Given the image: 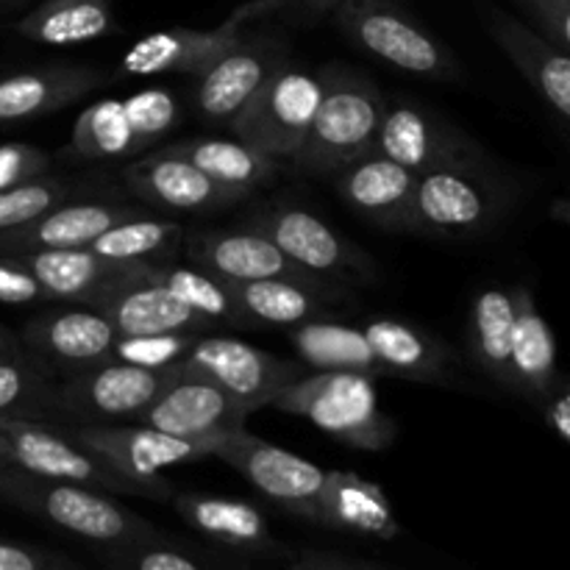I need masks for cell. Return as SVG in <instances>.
Instances as JSON below:
<instances>
[{"mask_svg": "<svg viewBox=\"0 0 570 570\" xmlns=\"http://www.w3.org/2000/svg\"><path fill=\"white\" fill-rule=\"evenodd\" d=\"M317 76L323 83L321 106L293 165L309 176H332L371 154L387 98L371 78L340 61L326 65Z\"/></svg>", "mask_w": 570, "mask_h": 570, "instance_id": "obj_1", "label": "cell"}, {"mask_svg": "<svg viewBox=\"0 0 570 570\" xmlns=\"http://www.w3.org/2000/svg\"><path fill=\"white\" fill-rule=\"evenodd\" d=\"M271 406L306 417L348 449L384 451L399 438V423L379 406L376 379L360 373L306 371L278 390Z\"/></svg>", "mask_w": 570, "mask_h": 570, "instance_id": "obj_2", "label": "cell"}, {"mask_svg": "<svg viewBox=\"0 0 570 570\" xmlns=\"http://www.w3.org/2000/svg\"><path fill=\"white\" fill-rule=\"evenodd\" d=\"M0 495L20 510L48 521L50 527L104 549H120L139 540L159 538V532L137 512L126 510L109 493L83 484L56 482V479L6 468L0 473Z\"/></svg>", "mask_w": 570, "mask_h": 570, "instance_id": "obj_3", "label": "cell"}, {"mask_svg": "<svg viewBox=\"0 0 570 570\" xmlns=\"http://www.w3.org/2000/svg\"><path fill=\"white\" fill-rule=\"evenodd\" d=\"M181 122V100L167 87L104 98L76 117L67 156L83 161L137 159Z\"/></svg>", "mask_w": 570, "mask_h": 570, "instance_id": "obj_4", "label": "cell"}, {"mask_svg": "<svg viewBox=\"0 0 570 570\" xmlns=\"http://www.w3.org/2000/svg\"><path fill=\"white\" fill-rule=\"evenodd\" d=\"M81 449L120 473L139 490V499L170 501L173 484L161 476L165 468L209 456V443L173 438L145 423H56Z\"/></svg>", "mask_w": 570, "mask_h": 570, "instance_id": "obj_5", "label": "cell"}, {"mask_svg": "<svg viewBox=\"0 0 570 570\" xmlns=\"http://www.w3.org/2000/svg\"><path fill=\"white\" fill-rule=\"evenodd\" d=\"M321 95L317 72L284 61L226 128L271 159L293 161L309 134Z\"/></svg>", "mask_w": 570, "mask_h": 570, "instance_id": "obj_6", "label": "cell"}, {"mask_svg": "<svg viewBox=\"0 0 570 570\" xmlns=\"http://www.w3.org/2000/svg\"><path fill=\"white\" fill-rule=\"evenodd\" d=\"M504 193L482 170V161L443 165L415 178L410 232L432 237H473L499 220Z\"/></svg>", "mask_w": 570, "mask_h": 570, "instance_id": "obj_7", "label": "cell"}, {"mask_svg": "<svg viewBox=\"0 0 570 570\" xmlns=\"http://www.w3.org/2000/svg\"><path fill=\"white\" fill-rule=\"evenodd\" d=\"M334 20L365 53L410 76L449 78L456 72L449 48L393 0H354L334 9Z\"/></svg>", "mask_w": 570, "mask_h": 570, "instance_id": "obj_8", "label": "cell"}, {"mask_svg": "<svg viewBox=\"0 0 570 570\" xmlns=\"http://www.w3.org/2000/svg\"><path fill=\"white\" fill-rule=\"evenodd\" d=\"M173 367L220 387L248 415H254L262 406H271L278 390L309 371L304 362L282 360L243 340L217 337V334H200L193 351Z\"/></svg>", "mask_w": 570, "mask_h": 570, "instance_id": "obj_9", "label": "cell"}, {"mask_svg": "<svg viewBox=\"0 0 570 570\" xmlns=\"http://www.w3.org/2000/svg\"><path fill=\"white\" fill-rule=\"evenodd\" d=\"M282 3L284 0H248L215 28H165V31L145 33L120 56L117 76H195L232 45H237L250 20L271 14Z\"/></svg>", "mask_w": 570, "mask_h": 570, "instance_id": "obj_10", "label": "cell"}, {"mask_svg": "<svg viewBox=\"0 0 570 570\" xmlns=\"http://www.w3.org/2000/svg\"><path fill=\"white\" fill-rule=\"evenodd\" d=\"M209 456L232 465L245 482L289 515L315 523L317 495L326 479V471L315 462L245 432V426L212 438Z\"/></svg>", "mask_w": 570, "mask_h": 570, "instance_id": "obj_11", "label": "cell"}, {"mask_svg": "<svg viewBox=\"0 0 570 570\" xmlns=\"http://www.w3.org/2000/svg\"><path fill=\"white\" fill-rule=\"evenodd\" d=\"M173 367L128 365L106 360L59 379V406L65 423H137L145 406L161 393Z\"/></svg>", "mask_w": 570, "mask_h": 570, "instance_id": "obj_12", "label": "cell"}, {"mask_svg": "<svg viewBox=\"0 0 570 570\" xmlns=\"http://www.w3.org/2000/svg\"><path fill=\"white\" fill-rule=\"evenodd\" d=\"M0 432L9 445V468L56 482L83 484L109 495H139L128 479L67 438L53 423L20 421L0 415Z\"/></svg>", "mask_w": 570, "mask_h": 570, "instance_id": "obj_13", "label": "cell"}, {"mask_svg": "<svg viewBox=\"0 0 570 570\" xmlns=\"http://www.w3.org/2000/svg\"><path fill=\"white\" fill-rule=\"evenodd\" d=\"M245 226L273 239L282 254L312 278L343 284L351 278L367 282L373 276L371 259L309 209L278 206V209L259 212Z\"/></svg>", "mask_w": 570, "mask_h": 570, "instance_id": "obj_14", "label": "cell"}, {"mask_svg": "<svg viewBox=\"0 0 570 570\" xmlns=\"http://www.w3.org/2000/svg\"><path fill=\"white\" fill-rule=\"evenodd\" d=\"M287 61V48L276 37L243 33L237 45L217 56L212 65L195 72L193 106L206 122L228 126L276 67Z\"/></svg>", "mask_w": 570, "mask_h": 570, "instance_id": "obj_15", "label": "cell"}, {"mask_svg": "<svg viewBox=\"0 0 570 570\" xmlns=\"http://www.w3.org/2000/svg\"><path fill=\"white\" fill-rule=\"evenodd\" d=\"M154 265L126 273L106 284L83 306L106 317L117 334H212L215 323L178 301L150 276Z\"/></svg>", "mask_w": 570, "mask_h": 570, "instance_id": "obj_16", "label": "cell"}, {"mask_svg": "<svg viewBox=\"0 0 570 570\" xmlns=\"http://www.w3.org/2000/svg\"><path fill=\"white\" fill-rule=\"evenodd\" d=\"M373 154L406 167L415 176L443 165L482 161L465 134L456 131L454 126L443 122L415 100H387Z\"/></svg>", "mask_w": 570, "mask_h": 570, "instance_id": "obj_17", "label": "cell"}, {"mask_svg": "<svg viewBox=\"0 0 570 570\" xmlns=\"http://www.w3.org/2000/svg\"><path fill=\"white\" fill-rule=\"evenodd\" d=\"M248 417V412L237 401L228 399L220 387L204 382V379L178 373L173 367L170 382L145 406L137 423L159 429L173 438L212 443V438H217V434L243 429Z\"/></svg>", "mask_w": 570, "mask_h": 570, "instance_id": "obj_18", "label": "cell"}, {"mask_svg": "<svg viewBox=\"0 0 570 570\" xmlns=\"http://www.w3.org/2000/svg\"><path fill=\"white\" fill-rule=\"evenodd\" d=\"M70 309H50L26 328V351L50 376L92 367L111 360L117 328L100 312L83 304H67Z\"/></svg>", "mask_w": 570, "mask_h": 570, "instance_id": "obj_19", "label": "cell"}, {"mask_svg": "<svg viewBox=\"0 0 570 570\" xmlns=\"http://www.w3.org/2000/svg\"><path fill=\"white\" fill-rule=\"evenodd\" d=\"M122 181L137 198L176 212L223 209V206H232L245 198V193L223 187L167 148L137 156L122 170Z\"/></svg>", "mask_w": 570, "mask_h": 570, "instance_id": "obj_20", "label": "cell"}, {"mask_svg": "<svg viewBox=\"0 0 570 570\" xmlns=\"http://www.w3.org/2000/svg\"><path fill=\"white\" fill-rule=\"evenodd\" d=\"M490 37L495 39L501 50L510 56L515 70L521 72L523 81L540 95L546 106L568 122L570 117V56L554 42L534 31L532 26L521 22L507 11L484 9Z\"/></svg>", "mask_w": 570, "mask_h": 570, "instance_id": "obj_21", "label": "cell"}, {"mask_svg": "<svg viewBox=\"0 0 570 570\" xmlns=\"http://www.w3.org/2000/svg\"><path fill=\"white\" fill-rule=\"evenodd\" d=\"M248 326L293 328L332 315V301L343 298L340 284L312 276H276L256 282H226Z\"/></svg>", "mask_w": 570, "mask_h": 570, "instance_id": "obj_22", "label": "cell"}, {"mask_svg": "<svg viewBox=\"0 0 570 570\" xmlns=\"http://www.w3.org/2000/svg\"><path fill=\"white\" fill-rule=\"evenodd\" d=\"M173 507L193 532L212 543L250 557H284V546L273 538L265 512L243 499L206 493H173Z\"/></svg>", "mask_w": 570, "mask_h": 570, "instance_id": "obj_23", "label": "cell"}, {"mask_svg": "<svg viewBox=\"0 0 570 570\" xmlns=\"http://www.w3.org/2000/svg\"><path fill=\"white\" fill-rule=\"evenodd\" d=\"M340 198L390 232H410V204L415 193V173L379 154H365L332 173Z\"/></svg>", "mask_w": 570, "mask_h": 570, "instance_id": "obj_24", "label": "cell"}, {"mask_svg": "<svg viewBox=\"0 0 570 570\" xmlns=\"http://www.w3.org/2000/svg\"><path fill=\"white\" fill-rule=\"evenodd\" d=\"M187 256L193 267L220 278V282L306 276L282 254V248L273 239L248 226L193 234L187 239Z\"/></svg>", "mask_w": 570, "mask_h": 570, "instance_id": "obj_25", "label": "cell"}, {"mask_svg": "<svg viewBox=\"0 0 570 570\" xmlns=\"http://www.w3.org/2000/svg\"><path fill=\"white\" fill-rule=\"evenodd\" d=\"M134 215H142V212L128 204H115V200H78V204L61 200L26 226L6 232L3 245L17 250L89 248L106 228Z\"/></svg>", "mask_w": 570, "mask_h": 570, "instance_id": "obj_26", "label": "cell"}, {"mask_svg": "<svg viewBox=\"0 0 570 570\" xmlns=\"http://www.w3.org/2000/svg\"><path fill=\"white\" fill-rule=\"evenodd\" d=\"M315 523L376 540H395L401 534L399 518L384 490L351 471H326Z\"/></svg>", "mask_w": 570, "mask_h": 570, "instance_id": "obj_27", "label": "cell"}, {"mask_svg": "<svg viewBox=\"0 0 570 570\" xmlns=\"http://www.w3.org/2000/svg\"><path fill=\"white\" fill-rule=\"evenodd\" d=\"M106 72L87 65H53L17 72L0 81V122H22L53 115L104 87Z\"/></svg>", "mask_w": 570, "mask_h": 570, "instance_id": "obj_28", "label": "cell"}, {"mask_svg": "<svg viewBox=\"0 0 570 570\" xmlns=\"http://www.w3.org/2000/svg\"><path fill=\"white\" fill-rule=\"evenodd\" d=\"M512 304H515V321H512L510 340V390L538 404L560 379L557 337L549 321L540 315L532 289H512Z\"/></svg>", "mask_w": 570, "mask_h": 570, "instance_id": "obj_29", "label": "cell"}, {"mask_svg": "<svg viewBox=\"0 0 570 570\" xmlns=\"http://www.w3.org/2000/svg\"><path fill=\"white\" fill-rule=\"evenodd\" d=\"M17 259L37 278L48 301L59 304H87L109 282L142 267L139 262L104 259L89 248L22 250Z\"/></svg>", "mask_w": 570, "mask_h": 570, "instance_id": "obj_30", "label": "cell"}, {"mask_svg": "<svg viewBox=\"0 0 570 570\" xmlns=\"http://www.w3.org/2000/svg\"><path fill=\"white\" fill-rule=\"evenodd\" d=\"M373 356L382 365L384 376L412 379V382L443 384L451 379V351L440 340L429 337L410 323L379 317L362 326Z\"/></svg>", "mask_w": 570, "mask_h": 570, "instance_id": "obj_31", "label": "cell"}, {"mask_svg": "<svg viewBox=\"0 0 570 570\" xmlns=\"http://www.w3.org/2000/svg\"><path fill=\"white\" fill-rule=\"evenodd\" d=\"M115 31V0H45L17 22L20 37L48 48L95 42Z\"/></svg>", "mask_w": 570, "mask_h": 570, "instance_id": "obj_32", "label": "cell"}, {"mask_svg": "<svg viewBox=\"0 0 570 570\" xmlns=\"http://www.w3.org/2000/svg\"><path fill=\"white\" fill-rule=\"evenodd\" d=\"M170 154L181 156L189 165L198 167L209 178H215L223 187H232L237 193L250 195L254 189L265 187L276 178L282 161L271 159L262 150L250 148L243 139H217V137H200V139H181V142L165 145Z\"/></svg>", "mask_w": 570, "mask_h": 570, "instance_id": "obj_33", "label": "cell"}, {"mask_svg": "<svg viewBox=\"0 0 570 570\" xmlns=\"http://www.w3.org/2000/svg\"><path fill=\"white\" fill-rule=\"evenodd\" d=\"M301 362L309 371L326 373H360V376L382 379L384 371L373 356L362 328L345 326L321 317V321H306L287 328Z\"/></svg>", "mask_w": 570, "mask_h": 570, "instance_id": "obj_34", "label": "cell"}, {"mask_svg": "<svg viewBox=\"0 0 570 570\" xmlns=\"http://www.w3.org/2000/svg\"><path fill=\"white\" fill-rule=\"evenodd\" d=\"M0 415L37 423H65L59 406V382L28 351L0 356Z\"/></svg>", "mask_w": 570, "mask_h": 570, "instance_id": "obj_35", "label": "cell"}, {"mask_svg": "<svg viewBox=\"0 0 570 570\" xmlns=\"http://www.w3.org/2000/svg\"><path fill=\"white\" fill-rule=\"evenodd\" d=\"M515 304L512 289L484 287L471 306L473 362L501 387H510V340Z\"/></svg>", "mask_w": 570, "mask_h": 570, "instance_id": "obj_36", "label": "cell"}, {"mask_svg": "<svg viewBox=\"0 0 570 570\" xmlns=\"http://www.w3.org/2000/svg\"><path fill=\"white\" fill-rule=\"evenodd\" d=\"M184 243V228L170 220L134 215L128 220L106 228L89 250L111 262H139V265H161L170 259Z\"/></svg>", "mask_w": 570, "mask_h": 570, "instance_id": "obj_37", "label": "cell"}, {"mask_svg": "<svg viewBox=\"0 0 570 570\" xmlns=\"http://www.w3.org/2000/svg\"><path fill=\"white\" fill-rule=\"evenodd\" d=\"M150 276L161 284V287L170 289L178 301H184L187 306H193L195 312H200L204 317H209L215 326L226 323L234 328H250L245 315L239 312L237 301H234L232 289L226 282L209 276V273L198 271V267H181V265H154Z\"/></svg>", "mask_w": 570, "mask_h": 570, "instance_id": "obj_38", "label": "cell"}, {"mask_svg": "<svg viewBox=\"0 0 570 570\" xmlns=\"http://www.w3.org/2000/svg\"><path fill=\"white\" fill-rule=\"evenodd\" d=\"M200 334H117L111 360L150 371H165L193 351Z\"/></svg>", "mask_w": 570, "mask_h": 570, "instance_id": "obj_39", "label": "cell"}, {"mask_svg": "<svg viewBox=\"0 0 570 570\" xmlns=\"http://www.w3.org/2000/svg\"><path fill=\"white\" fill-rule=\"evenodd\" d=\"M70 198V189L56 176H42L37 181L20 184L0 193V234L20 228L48 212L50 206Z\"/></svg>", "mask_w": 570, "mask_h": 570, "instance_id": "obj_40", "label": "cell"}, {"mask_svg": "<svg viewBox=\"0 0 570 570\" xmlns=\"http://www.w3.org/2000/svg\"><path fill=\"white\" fill-rule=\"evenodd\" d=\"M111 570H206L187 551L176 549L165 538L139 540V543L109 549L106 554Z\"/></svg>", "mask_w": 570, "mask_h": 570, "instance_id": "obj_41", "label": "cell"}, {"mask_svg": "<svg viewBox=\"0 0 570 570\" xmlns=\"http://www.w3.org/2000/svg\"><path fill=\"white\" fill-rule=\"evenodd\" d=\"M50 176V156L26 142L0 145V193Z\"/></svg>", "mask_w": 570, "mask_h": 570, "instance_id": "obj_42", "label": "cell"}, {"mask_svg": "<svg viewBox=\"0 0 570 570\" xmlns=\"http://www.w3.org/2000/svg\"><path fill=\"white\" fill-rule=\"evenodd\" d=\"M532 28L570 53V0H515Z\"/></svg>", "mask_w": 570, "mask_h": 570, "instance_id": "obj_43", "label": "cell"}, {"mask_svg": "<svg viewBox=\"0 0 570 570\" xmlns=\"http://www.w3.org/2000/svg\"><path fill=\"white\" fill-rule=\"evenodd\" d=\"M48 301L45 289L39 287L37 278L20 265V259H0V304L28 306Z\"/></svg>", "mask_w": 570, "mask_h": 570, "instance_id": "obj_44", "label": "cell"}, {"mask_svg": "<svg viewBox=\"0 0 570 570\" xmlns=\"http://www.w3.org/2000/svg\"><path fill=\"white\" fill-rule=\"evenodd\" d=\"M0 570H81L65 557L0 540Z\"/></svg>", "mask_w": 570, "mask_h": 570, "instance_id": "obj_45", "label": "cell"}, {"mask_svg": "<svg viewBox=\"0 0 570 570\" xmlns=\"http://www.w3.org/2000/svg\"><path fill=\"white\" fill-rule=\"evenodd\" d=\"M538 404L543 406L546 426H549L562 443H570V384L562 373L554 382V387H551Z\"/></svg>", "mask_w": 570, "mask_h": 570, "instance_id": "obj_46", "label": "cell"}, {"mask_svg": "<svg viewBox=\"0 0 570 570\" xmlns=\"http://www.w3.org/2000/svg\"><path fill=\"white\" fill-rule=\"evenodd\" d=\"M287 570H376V568L360 566V562L345 560V557L323 554V551H304V554L289 560Z\"/></svg>", "mask_w": 570, "mask_h": 570, "instance_id": "obj_47", "label": "cell"}, {"mask_svg": "<svg viewBox=\"0 0 570 570\" xmlns=\"http://www.w3.org/2000/svg\"><path fill=\"white\" fill-rule=\"evenodd\" d=\"M304 3L315 11H334L345 3H354V0H304Z\"/></svg>", "mask_w": 570, "mask_h": 570, "instance_id": "obj_48", "label": "cell"}, {"mask_svg": "<svg viewBox=\"0 0 570 570\" xmlns=\"http://www.w3.org/2000/svg\"><path fill=\"white\" fill-rule=\"evenodd\" d=\"M0 468H9V445H6L3 432H0Z\"/></svg>", "mask_w": 570, "mask_h": 570, "instance_id": "obj_49", "label": "cell"}, {"mask_svg": "<svg viewBox=\"0 0 570 570\" xmlns=\"http://www.w3.org/2000/svg\"><path fill=\"white\" fill-rule=\"evenodd\" d=\"M20 354H22V351H20ZM0 356H14V354H0Z\"/></svg>", "mask_w": 570, "mask_h": 570, "instance_id": "obj_50", "label": "cell"}]
</instances>
